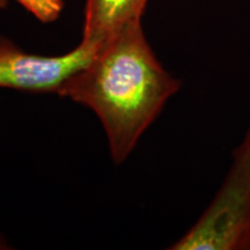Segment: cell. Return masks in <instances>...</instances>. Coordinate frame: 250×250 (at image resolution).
<instances>
[{"label": "cell", "mask_w": 250, "mask_h": 250, "mask_svg": "<svg viewBox=\"0 0 250 250\" xmlns=\"http://www.w3.org/2000/svg\"><path fill=\"white\" fill-rule=\"evenodd\" d=\"M180 87L153 52L142 21H136L100 45L59 96L95 112L112 161L121 165Z\"/></svg>", "instance_id": "1"}, {"label": "cell", "mask_w": 250, "mask_h": 250, "mask_svg": "<svg viewBox=\"0 0 250 250\" xmlns=\"http://www.w3.org/2000/svg\"><path fill=\"white\" fill-rule=\"evenodd\" d=\"M168 249L250 250V124L217 195Z\"/></svg>", "instance_id": "2"}, {"label": "cell", "mask_w": 250, "mask_h": 250, "mask_svg": "<svg viewBox=\"0 0 250 250\" xmlns=\"http://www.w3.org/2000/svg\"><path fill=\"white\" fill-rule=\"evenodd\" d=\"M96 46L80 42L66 54L42 56L21 49L0 35V88L57 94L95 54Z\"/></svg>", "instance_id": "3"}, {"label": "cell", "mask_w": 250, "mask_h": 250, "mask_svg": "<svg viewBox=\"0 0 250 250\" xmlns=\"http://www.w3.org/2000/svg\"><path fill=\"white\" fill-rule=\"evenodd\" d=\"M148 0H86L80 42L99 48L127 24L142 21Z\"/></svg>", "instance_id": "4"}, {"label": "cell", "mask_w": 250, "mask_h": 250, "mask_svg": "<svg viewBox=\"0 0 250 250\" xmlns=\"http://www.w3.org/2000/svg\"><path fill=\"white\" fill-rule=\"evenodd\" d=\"M15 1L44 23L57 20L64 8V0H15Z\"/></svg>", "instance_id": "5"}, {"label": "cell", "mask_w": 250, "mask_h": 250, "mask_svg": "<svg viewBox=\"0 0 250 250\" xmlns=\"http://www.w3.org/2000/svg\"><path fill=\"white\" fill-rule=\"evenodd\" d=\"M12 248H13V247L9 243L7 237H6L4 234L0 233V250H8Z\"/></svg>", "instance_id": "6"}, {"label": "cell", "mask_w": 250, "mask_h": 250, "mask_svg": "<svg viewBox=\"0 0 250 250\" xmlns=\"http://www.w3.org/2000/svg\"><path fill=\"white\" fill-rule=\"evenodd\" d=\"M9 0H0V9H6L8 7Z\"/></svg>", "instance_id": "7"}]
</instances>
